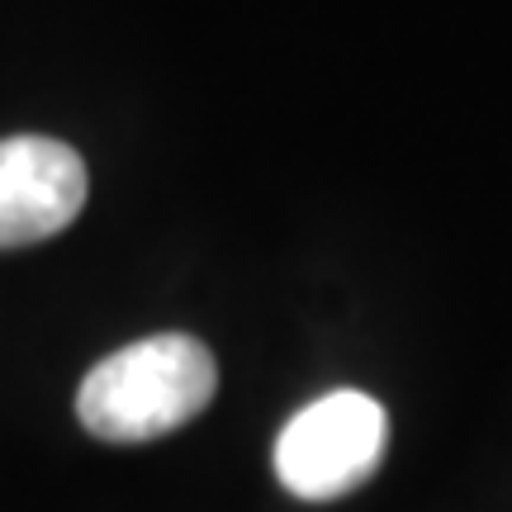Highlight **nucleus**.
<instances>
[{
  "instance_id": "nucleus-1",
  "label": "nucleus",
  "mask_w": 512,
  "mask_h": 512,
  "mask_svg": "<svg viewBox=\"0 0 512 512\" xmlns=\"http://www.w3.org/2000/svg\"><path fill=\"white\" fill-rule=\"evenodd\" d=\"M219 389V366L185 332L143 337L110 351L81 380L76 418L100 441H152L200 418Z\"/></svg>"
},
{
  "instance_id": "nucleus-2",
  "label": "nucleus",
  "mask_w": 512,
  "mask_h": 512,
  "mask_svg": "<svg viewBox=\"0 0 512 512\" xmlns=\"http://www.w3.org/2000/svg\"><path fill=\"white\" fill-rule=\"evenodd\" d=\"M389 418L361 389H332L299 408L275 437V479L304 503H328L361 489L380 470Z\"/></svg>"
},
{
  "instance_id": "nucleus-3",
  "label": "nucleus",
  "mask_w": 512,
  "mask_h": 512,
  "mask_svg": "<svg viewBox=\"0 0 512 512\" xmlns=\"http://www.w3.org/2000/svg\"><path fill=\"white\" fill-rule=\"evenodd\" d=\"M86 162L76 147L38 133L0 138V247L57 238L86 204Z\"/></svg>"
}]
</instances>
